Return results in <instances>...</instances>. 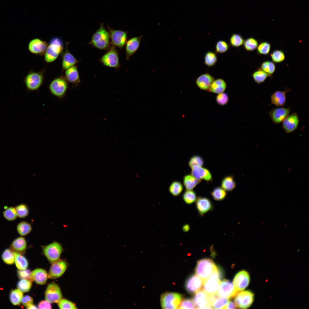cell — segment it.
<instances>
[{
	"instance_id": "obj_22",
	"label": "cell",
	"mask_w": 309,
	"mask_h": 309,
	"mask_svg": "<svg viewBox=\"0 0 309 309\" xmlns=\"http://www.w3.org/2000/svg\"><path fill=\"white\" fill-rule=\"evenodd\" d=\"M47 46L46 42L36 38L30 41L28 48L30 52L33 54L42 55L45 53Z\"/></svg>"
},
{
	"instance_id": "obj_28",
	"label": "cell",
	"mask_w": 309,
	"mask_h": 309,
	"mask_svg": "<svg viewBox=\"0 0 309 309\" xmlns=\"http://www.w3.org/2000/svg\"><path fill=\"white\" fill-rule=\"evenodd\" d=\"M67 46L63 57L62 68L63 70L75 66L78 62V60L68 50Z\"/></svg>"
},
{
	"instance_id": "obj_23",
	"label": "cell",
	"mask_w": 309,
	"mask_h": 309,
	"mask_svg": "<svg viewBox=\"0 0 309 309\" xmlns=\"http://www.w3.org/2000/svg\"><path fill=\"white\" fill-rule=\"evenodd\" d=\"M191 168V175L196 179L201 181V179L208 181L211 180L212 175L208 169L197 165L193 166Z\"/></svg>"
},
{
	"instance_id": "obj_37",
	"label": "cell",
	"mask_w": 309,
	"mask_h": 309,
	"mask_svg": "<svg viewBox=\"0 0 309 309\" xmlns=\"http://www.w3.org/2000/svg\"><path fill=\"white\" fill-rule=\"evenodd\" d=\"M252 76L255 82L258 84L264 83L269 77L268 74L260 68H258L252 73Z\"/></svg>"
},
{
	"instance_id": "obj_7",
	"label": "cell",
	"mask_w": 309,
	"mask_h": 309,
	"mask_svg": "<svg viewBox=\"0 0 309 309\" xmlns=\"http://www.w3.org/2000/svg\"><path fill=\"white\" fill-rule=\"evenodd\" d=\"M63 49L61 41L58 38L53 39L48 46L45 54V59L47 63L52 62L55 60L61 53Z\"/></svg>"
},
{
	"instance_id": "obj_9",
	"label": "cell",
	"mask_w": 309,
	"mask_h": 309,
	"mask_svg": "<svg viewBox=\"0 0 309 309\" xmlns=\"http://www.w3.org/2000/svg\"><path fill=\"white\" fill-rule=\"evenodd\" d=\"M43 76L41 72H30L24 79V82L28 91H36L41 85Z\"/></svg>"
},
{
	"instance_id": "obj_45",
	"label": "cell",
	"mask_w": 309,
	"mask_h": 309,
	"mask_svg": "<svg viewBox=\"0 0 309 309\" xmlns=\"http://www.w3.org/2000/svg\"><path fill=\"white\" fill-rule=\"evenodd\" d=\"M272 60L274 63H280L284 61L285 59V55L284 52L282 50L276 49L270 54Z\"/></svg>"
},
{
	"instance_id": "obj_1",
	"label": "cell",
	"mask_w": 309,
	"mask_h": 309,
	"mask_svg": "<svg viewBox=\"0 0 309 309\" xmlns=\"http://www.w3.org/2000/svg\"><path fill=\"white\" fill-rule=\"evenodd\" d=\"M88 44L100 50H108L110 47L108 32L105 29L103 23L92 35Z\"/></svg>"
},
{
	"instance_id": "obj_13",
	"label": "cell",
	"mask_w": 309,
	"mask_h": 309,
	"mask_svg": "<svg viewBox=\"0 0 309 309\" xmlns=\"http://www.w3.org/2000/svg\"><path fill=\"white\" fill-rule=\"evenodd\" d=\"M62 298V294L59 286L55 282L49 284L45 292V300L50 303H57Z\"/></svg>"
},
{
	"instance_id": "obj_60",
	"label": "cell",
	"mask_w": 309,
	"mask_h": 309,
	"mask_svg": "<svg viewBox=\"0 0 309 309\" xmlns=\"http://www.w3.org/2000/svg\"><path fill=\"white\" fill-rule=\"evenodd\" d=\"M182 229L183 231L184 232H187L190 229V226L188 224H185L183 227Z\"/></svg>"
},
{
	"instance_id": "obj_42",
	"label": "cell",
	"mask_w": 309,
	"mask_h": 309,
	"mask_svg": "<svg viewBox=\"0 0 309 309\" xmlns=\"http://www.w3.org/2000/svg\"><path fill=\"white\" fill-rule=\"evenodd\" d=\"M213 199L216 201H221L226 197L227 193L222 187H217L214 188L211 193Z\"/></svg>"
},
{
	"instance_id": "obj_48",
	"label": "cell",
	"mask_w": 309,
	"mask_h": 309,
	"mask_svg": "<svg viewBox=\"0 0 309 309\" xmlns=\"http://www.w3.org/2000/svg\"><path fill=\"white\" fill-rule=\"evenodd\" d=\"M184 201L187 204H190L193 203L197 199L195 192L192 190H186L183 195Z\"/></svg>"
},
{
	"instance_id": "obj_16",
	"label": "cell",
	"mask_w": 309,
	"mask_h": 309,
	"mask_svg": "<svg viewBox=\"0 0 309 309\" xmlns=\"http://www.w3.org/2000/svg\"><path fill=\"white\" fill-rule=\"evenodd\" d=\"M300 120L296 112L288 115L282 121V127L287 134L296 130L298 126Z\"/></svg>"
},
{
	"instance_id": "obj_21",
	"label": "cell",
	"mask_w": 309,
	"mask_h": 309,
	"mask_svg": "<svg viewBox=\"0 0 309 309\" xmlns=\"http://www.w3.org/2000/svg\"><path fill=\"white\" fill-rule=\"evenodd\" d=\"M195 201L197 210L201 216L213 209V205L211 201L207 197L199 196Z\"/></svg>"
},
{
	"instance_id": "obj_47",
	"label": "cell",
	"mask_w": 309,
	"mask_h": 309,
	"mask_svg": "<svg viewBox=\"0 0 309 309\" xmlns=\"http://www.w3.org/2000/svg\"><path fill=\"white\" fill-rule=\"evenodd\" d=\"M3 215L6 219L10 221L15 220L17 217L15 208L12 207L5 208Z\"/></svg>"
},
{
	"instance_id": "obj_19",
	"label": "cell",
	"mask_w": 309,
	"mask_h": 309,
	"mask_svg": "<svg viewBox=\"0 0 309 309\" xmlns=\"http://www.w3.org/2000/svg\"><path fill=\"white\" fill-rule=\"evenodd\" d=\"M203 280L196 275L189 277L186 281L185 288L189 293H194L198 292L202 287Z\"/></svg>"
},
{
	"instance_id": "obj_38",
	"label": "cell",
	"mask_w": 309,
	"mask_h": 309,
	"mask_svg": "<svg viewBox=\"0 0 309 309\" xmlns=\"http://www.w3.org/2000/svg\"><path fill=\"white\" fill-rule=\"evenodd\" d=\"M217 61V58L216 53L209 51L205 54L204 57L205 64L208 67L214 66Z\"/></svg>"
},
{
	"instance_id": "obj_2",
	"label": "cell",
	"mask_w": 309,
	"mask_h": 309,
	"mask_svg": "<svg viewBox=\"0 0 309 309\" xmlns=\"http://www.w3.org/2000/svg\"><path fill=\"white\" fill-rule=\"evenodd\" d=\"M222 276L221 270L217 267L211 275L203 281V290L208 295L216 294Z\"/></svg>"
},
{
	"instance_id": "obj_43",
	"label": "cell",
	"mask_w": 309,
	"mask_h": 309,
	"mask_svg": "<svg viewBox=\"0 0 309 309\" xmlns=\"http://www.w3.org/2000/svg\"><path fill=\"white\" fill-rule=\"evenodd\" d=\"M1 256L3 262L7 264L11 265L15 262L14 253L11 249H5L2 253Z\"/></svg>"
},
{
	"instance_id": "obj_54",
	"label": "cell",
	"mask_w": 309,
	"mask_h": 309,
	"mask_svg": "<svg viewBox=\"0 0 309 309\" xmlns=\"http://www.w3.org/2000/svg\"><path fill=\"white\" fill-rule=\"evenodd\" d=\"M216 100L219 105L224 106L228 103L229 98L226 93L223 92L218 94L216 98Z\"/></svg>"
},
{
	"instance_id": "obj_44",
	"label": "cell",
	"mask_w": 309,
	"mask_h": 309,
	"mask_svg": "<svg viewBox=\"0 0 309 309\" xmlns=\"http://www.w3.org/2000/svg\"><path fill=\"white\" fill-rule=\"evenodd\" d=\"M271 49V44L266 41H262L258 44L257 49V53L259 55H268Z\"/></svg>"
},
{
	"instance_id": "obj_17",
	"label": "cell",
	"mask_w": 309,
	"mask_h": 309,
	"mask_svg": "<svg viewBox=\"0 0 309 309\" xmlns=\"http://www.w3.org/2000/svg\"><path fill=\"white\" fill-rule=\"evenodd\" d=\"M290 112L289 107L274 108L270 111L269 114L272 122L278 124L282 122L289 114Z\"/></svg>"
},
{
	"instance_id": "obj_18",
	"label": "cell",
	"mask_w": 309,
	"mask_h": 309,
	"mask_svg": "<svg viewBox=\"0 0 309 309\" xmlns=\"http://www.w3.org/2000/svg\"><path fill=\"white\" fill-rule=\"evenodd\" d=\"M193 300L196 308H212L209 303V295L203 290L196 292Z\"/></svg>"
},
{
	"instance_id": "obj_49",
	"label": "cell",
	"mask_w": 309,
	"mask_h": 309,
	"mask_svg": "<svg viewBox=\"0 0 309 309\" xmlns=\"http://www.w3.org/2000/svg\"><path fill=\"white\" fill-rule=\"evenodd\" d=\"M17 217L20 218L27 217L29 213V209L27 206L24 204H19L15 207Z\"/></svg>"
},
{
	"instance_id": "obj_53",
	"label": "cell",
	"mask_w": 309,
	"mask_h": 309,
	"mask_svg": "<svg viewBox=\"0 0 309 309\" xmlns=\"http://www.w3.org/2000/svg\"><path fill=\"white\" fill-rule=\"evenodd\" d=\"M204 161L203 158L197 155L193 156L191 157L188 163V165L191 168L195 165L202 167Z\"/></svg>"
},
{
	"instance_id": "obj_27",
	"label": "cell",
	"mask_w": 309,
	"mask_h": 309,
	"mask_svg": "<svg viewBox=\"0 0 309 309\" xmlns=\"http://www.w3.org/2000/svg\"><path fill=\"white\" fill-rule=\"evenodd\" d=\"M27 246V242L25 238L22 237L15 239L10 246L11 249L14 252L22 253L24 252Z\"/></svg>"
},
{
	"instance_id": "obj_10",
	"label": "cell",
	"mask_w": 309,
	"mask_h": 309,
	"mask_svg": "<svg viewBox=\"0 0 309 309\" xmlns=\"http://www.w3.org/2000/svg\"><path fill=\"white\" fill-rule=\"evenodd\" d=\"M234 302L237 308L246 309L249 307L254 300V294L249 290L239 292L234 296Z\"/></svg>"
},
{
	"instance_id": "obj_40",
	"label": "cell",
	"mask_w": 309,
	"mask_h": 309,
	"mask_svg": "<svg viewBox=\"0 0 309 309\" xmlns=\"http://www.w3.org/2000/svg\"><path fill=\"white\" fill-rule=\"evenodd\" d=\"M183 189V186L182 183L178 181H173L170 185L169 191L170 193L173 196H178L181 193Z\"/></svg>"
},
{
	"instance_id": "obj_55",
	"label": "cell",
	"mask_w": 309,
	"mask_h": 309,
	"mask_svg": "<svg viewBox=\"0 0 309 309\" xmlns=\"http://www.w3.org/2000/svg\"><path fill=\"white\" fill-rule=\"evenodd\" d=\"M178 308L179 309H193L196 308L192 300L186 298L181 300Z\"/></svg>"
},
{
	"instance_id": "obj_15",
	"label": "cell",
	"mask_w": 309,
	"mask_h": 309,
	"mask_svg": "<svg viewBox=\"0 0 309 309\" xmlns=\"http://www.w3.org/2000/svg\"><path fill=\"white\" fill-rule=\"evenodd\" d=\"M250 281V277L248 272L242 270L238 272L235 276L233 284L238 291L243 290L248 285Z\"/></svg>"
},
{
	"instance_id": "obj_35",
	"label": "cell",
	"mask_w": 309,
	"mask_h": 309,
	"mask_svg": "<svg viewBox=\"0 0 309 309\" xmlns=\"http://www.w3.org/2000/svg\"><path fill=\"white\" fill-rule=\"evenodd\" d=\"M22 292L18 289L11 290L9 294V299L11 303L14 305H19L21 302L23 297Z\"/></svg>"
},
{
	"instance_id": "obj_61",
	"label": "cell",
	"mask_w": 309,
	"mask_h": 309,
	"mask_svg": "<svg viewBox=\"0 0 309 309\" xmlns=\"http://www.w3.org/2000/svg\"><path fill=\"white\" fill-rule=\"evenodd\" d=\"M37 306L33 304L29 306L27 308L28 309H36L37 308Z\"/></svg>"
},
{
	"instance_id": "obj_30",
	"label": "cell",
	"mask_w": 309,
	"mask_h": 309,
	"mask_svg": "<svg viewBox=\"0 0 309 309\" xmlns=\"http://www.w3.org/2000/svg\"><path fill=\"white\" fill-rule=\"evenodd\" d=\"M226 87L227 84L225 80L221 78H218L213 81L208 91L218 94L224 92Z\"/></svg>"
},
{
	"instance_id": "obj_20",
	"label": "cell",
	"mask_w": 309,
	"mask_h": 309,
	"mask_svg": "<svg viewBox=\"0 0 309 309\" xmlns=\"http://www.w3.org/2000/svg\"><path fill=\"white\" fill-rule=\"evenodd\" d=\"M143 35L134 37L127 41L125 44V50L126 59H128L133 55L139 48L141 40Z\"/></svg>"
},
{
	"instance_id": "obj_31",
	"label": "cell",
	"mask_w": 309,
	"mask_h": 309,
	"mask_svg": "<svg viewBox=\"0 0 309 309\" xmlns=\"http://www.w3.org/2000/svg\"><path fill=\"white\" fill-rule=\"evenodd\" d=\"M201 181L191 175H186L183 177V185L186 190H192Z\"/></svg>"
},
{
	"instance_id": "obj_56",
	"label": "cell",
	"mask_w": 309,
	"mask_h": 309,
	"mask_svg": "<svg viewBox=\"0 0 309 309\" xmlns=\"http://www.w3.org/2000/svg\"><path fill=\"white\" fill-rule=\"evenodd\" d=\"M31 272L29 269L19 270L17 272L18 277L20 279H31Z\"/></svg>"
},
{
	"instance_id": "obj_52",
	"label": "cell",
	"mask_w": 309,
	"mask_h": 309,
	"mask_svg": "<svg viewBox=\"0 0 309 309\" xmlns=\"http://www.w3.org/2000/svg\"><path fill=\"white\" fill-rule=\"evenodd\" d=\"M60 309H77L75 304L71 301L65 299H61L57 303Z\"/></svg>"
},
{
	"instance_id": "obj_41",
	"label": "cell",
	"mask_w": 309,
	"mask_h": 309,
	"mask_svg": "<svg viewBox=\"0 0 309 309\" xmlns=\"http://www.w3.org/2000/svg\"><path fill=\"white\" fill-rule=\"evenodd\" d=\"M229 40L231 46L238 47L243 45L244 39L241 34L235 33L231 35Z\"/></svg>"
},
{
	"instance_id": "obj_57",
	"label": "cell",
	"mask_w": 309,
	"mask_h": 309,
	"mask_svg": "<svg viewBox=\"0 0 309 309\" xmlns=\"http://www.w3.org/2000/svg\"><path fill=\"white\" fill-rule=\"evenodd\" d=\"M21 302L25 307H28L33 303V298L29 295H26L22 297Z\"/></svg>"
},
{
	"instance_id": "obj_33",
	"label": "cell",
	"mask_w": 309,
	"mask_h": 309,
	"mask_svg": "<svg viewBox=\"0 0 309 309\" xmlns=\"http://www.w3.org/2000/svg\"><path fill=\"white\" fill-rule=\"evenodd\" d=\"M17 231L19 234L22 236H26L31 231L32 227L31 224L28 222L23 221L19 223L17 226Z\"/></svg>"
},
{
	"instance_id": "obj_39",
	"label": "cell",
	"mask_w": 309,
	"mask_h": 309,
	"mask_svg": "<svg viewBox=\"0 0 309 309\" xmlns=\"http://www.w3.org/2000/svg\"><path fill=\"white\" fill-rule=\"evenodd\" d=\"M258 45L257 39L253 37H249L244 40L243 45L246 51L251 52L257 49Z\"/></svg>"
},
{
	"instance_id": "obj_50",
	"label": "cell",
	"mask_w": 309,
	"mask_h": 309,
	"mask_svg": "<svg viewBox=\"0 0 309 309\" xmlns=\"http://www.w3.org/2000/svg\"><path fill=\"white\" fill-rule=\"evenodd\" d=\"M229 48V45L225 41L220 40L218 41L215 45V50L216 53L218 54H223L227 52Z\"/></svg>"
},
{
	"instance_id": "obj_29",
	"label": "cell",
	"mask_w": 309,
	"mask_h": 309,
	"mask_svg": "<svg viewBox=\"0 0 309 309\" xmlns=\"http://www.w3.org/2000/svg\"><path fill=\"white\" fill-rule=\"evenodd\" d=\"M65 76L67 80L74 84L78 85L80 82L79 73L75 65L66 70Z\"/></svg>"
},
{
	"instance_id": "obj_46",
	"label": "cell",
	"mask_w": 309,
	"mask_h": 309,
	"mask_svg": "<svg viewBox=\"0 0 309 309\" xmlns=\"http://www.w3.org/2000/svg\"><path fill=\"white\" fill-rule=\"evenodd\" d=\"M32 285L31 280L30 279H22L17 283V287L18 289L22 292H29Z\"/></svg>"
},
{
	"instance_id": "obj_51",
	"label": "cell",
	"mask_w": 309,
	"mask_h": 309,
	"mask_svg": "<svg viewBox=\"0 0 309 309\" xmlns=\"http://www.w3.org/2000/svg\"><path fill=\"white\" fill-rule=\"evenodd\" d=\"M229 299L223 297H217L214 302L212 308L225 309L226 306L229 301Z\"/></svg>"
},
{
	"instance_id": "obj_34",
	"label": "cell",
	"mask_w": 309,
	"mask_h": 309,
	"mask_svg": "<svg viewBox=\"0 0 309 309\" xmlns=\"http://www.w3.org/2000/svg\"><path fill=\"white\" fill-rule=\"evenodd\" d=\"M14 253L15 255V262L17 268L19 270L26 269L28 266V263L26 258L20 253L14 252Z\"/></svg>"
},
{
	"instance_id": "obj_11",
	"label": "cell",
	"mask_w": 309,
	"mask_h": 309,
	"mask_svg": "<svg viewBox=\"0 0 309 309\" xmlns=\"http://www.w3.org/2000/svg\"><path fill=\"white\" fill-rule=\"evenodd\" d=\"M110 44L120 49L122 48L127 41L128 31L120 30H115L108 27Z\"/></svg>"
},
{
	"instance_id": "obj_59",
	"label": "cell",
	"mask_w": 309,
	"mask_h": 309,
	"mask_svg": "<svg viewBox=\"0 0 309 309\" xmlns=\"http://www.w3.org/2000/svg\"><path fill=\"white\" fill-rule=\"evenodd\" d=\"M237 308L236 304L233 302L230 301L228 302L225 309H235Z\"/></svg>"
},
{
	"instance_id": "obj_4",
	"label": "cell",
	"mask_w": 309,
	"mask_h": 309,
	"mask_svg": "<svg viewBox=\"0 0 309 309\" xmlns=\"http://www.w3.org/2000/svg\"><path fill=\"white\" fill-rule=\"evenodd\" d=\"M182 296L177 293L166 292L161 296L160 301L163 309H177L182 300Z\"/></svg>"
},
{
	"instance_id": "obj_3",
	"label": "cell",
	"mask_w": 309,
	"mask_h": 309,
	"mask_svg": "<svg viewBox=\"0 0 309 309\" xmlns=\"http://www.w3.org/2000/svg\"><path fill=\"white\" fill-rule=\"evenodd\" d=\"M213 261L209 259L198 261L195 269L197 275L203 281L207 279L217 267Z\"/></svg>"
},
{
	"instance_id": "obj_6",
	"label": "cell",
	"mask_w": 309,
	"mask_h": 309,
	"mask_svg": "<svg viewBox=\"0 0 309 309\" xmlns=\"http://www.w3.org/2000/svg\"><path fill=\"white\" fill-rule=\"evenodd\" d=\"M104 66L118 69L120 66L118 54L116 47L112 45L100 60Z\"/></svg>"
},
{
	"instance_id": "obj_14",
	"label": "cell",
	"mask_w": 309,
	"mask_h": 309,
	"mask_svg": "<svg viewBox=\"0 0 309 309\" xmlns=\"http://www.w3.org/2000/svg\"><path fill=\"white\" fill-rule=\"evenodd\" d=\"M52 263L48 274V278L51 279L59 278L63 274L67 268L66 262L59 259Z\"/></svg>"
},
{
	"instance_id": "obj_8",
	"label": "cell",
	"mask_w": 309,
	"mask_h": 309,
	"mask_svg": "<svg viewBox=\"0 0 309 309\" xmlns=\"http://www.w3.org/2000/svg\"><path fill=\"white\" fill-rule=\"evenodd\" d=\"M68 88L67 81L62 77L58 78L53 80L49 86L51 93L60 98H62L65 96Z\"/></svg>"
},
{
	"instance_id": "obj_12",
	"label": "cell",
	"mask_w": 309,
	"mask_h": 309,
	"mask_svg": "<svg viewBox=\"0 0 309 309\" xmlns=\"http://www.w3.org/2000/svg\"><path fill=\"white\" fill-rule=\"evenodd\" d=\"M238 292L231 282L224 279L220 282L216 294L219 297L229 299L234 297Z\"/></svg>"
},
{
	"instance_id": "obj_24",
	"label": "cell",
	"mask_w": 309,
	"mask_h": 309,
	"mask_svg": "<svg viewBox=\"0 0 309 309\" xmlns=\"http://www.w3.org/2000/svg\"><path fill=\"white\" fill-rule=\"evenodd\" d=\"M215 79L209 73H205L196 78L195 83L201 90L208 91Z\"/></svg>"
},
{
	"instance_id": "obj_58",
	"label": "cell",
	"mask_w": 309,
	"mask_h": 309,
	"mask_svg": "<svg viewBox=\"0 0 309 309\" xmlns=\"http://www.w3.org/2000/svg\"><path fill=\"white\" fill-rule=\"evenodd\" d=\"M38 307L39 309L52 308L50 303L46 300L41 301L39 303Z\"/></svg>"
},
{
	"instance_id": "obj_5",
	"label": "cell",
	"mask_w": 309,
	"mask_h": 309,
	"mask_svg": "<svg viewBox=\"0 0 309 309\" xmlns=\"http://www.w3.org/2000/svg\"><path fill=\"white\" fill-rule=\"evenodd\" d=\"M41 247L43 255L51 263L59 260L63 251L61 244L56 241L47 245L42 246Z\"/></svg>"
},
{
	"instance_id": "obj_26",
	"label": "cell",
	"mask_w": 309,
	"mask_h": 309,
	"mask_svg": "<svg viewBox=\"0 0 309 309\" xmlns=\"http://www.w3.org/2000/svg\"><path fill=\"white\" fill-rule=\"evenodd\" d=\"M48 278V274L47 272L42 269H35L31 273V280L38 284H44Z\"/></svg>"
},
{
	"instance_id": "obj_25",
	"label": "cell",
	"mask_w": 309,
	"mask_h": 309,
	"mask_svg": "<svg viewBox=\"0 0 309 309\" xmlns=\"http://www.w3.org/2000/svg\"><path fill=\"white\" fill-rule=\"evenodd\" d=\"M290 91V89H287L285 91H275L271 96V104L278 107L284 106L286 100V94Z\"/></svg>"
},
{
	"instance_id": "obj_32",
	"label": "cell",
	"mask_w": 309,
	"mask_h": 309,
	"mask_svg": "<svg viewBox=\"0 0 309 309\" xmlns=\"http://www.w3.org/2000/svg\"><path fill=\"white\" fill-rule=\"evenodd\" d=\"M236 187V183L233 176L229 175L225 177L222 180L221 187L225 191H231Z\"/></svg>"
},
{
	"instance_id": "obj_36",
	"label": "cell",
	"mask_w": 309,
	"mask_h": 309,
	"mask_svg": "<svg viewBox=\"0 0 309 309\" xmlns=\"http://www.w3.org/2000/svg\"><path fill=\"white\" fill-rule=\"evenodd\" d=\"M260 68L266 73L269 77H271L275 71L276 67L273 62L267 60L262 63Z\"/></svg>"
}]
</instances>
